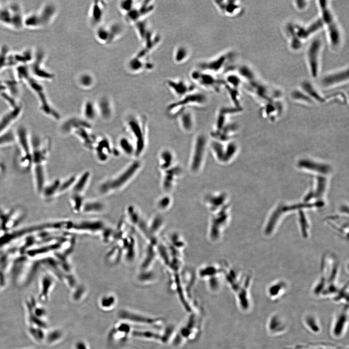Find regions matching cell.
Wrapping results in <instances>:
<instances>
[{
  "label": "cell",
  "mask_w": 349,
  "mask_h": 349,
  "mask_svg": "<svg viewBox=\"0 0 349 349\" xmlns=\"http://www.w3.org/2000/svg\"><path fill=\"white\" fill-rule=\"evenodd\" d=\"M31 168L35 190L40 194L46 184V164L50 150L49 140L35 138L32 139Z\"/></svg>",
  "instance_id": "obj_1"
},
{
  "label": "cell",
  "mask_w": 349,
  "mask_h": 349,
  "mask_svg": "<svg viewBox=\"0 0 349 349\" xmlns=\"http://www.w3.org/2000/svg\"><path fill=\"white\" fill-rule=\"evenodd\" d=\"M16 70L17 78L26 84L36 96L41 112L51 119H59L60 114L49 102L43 85L31 75L28 66H19Z\"/></svg>",
  "instance_id": "obj_2"
},
{
  "label": "cell",
  "mask_w": 349,
  "mask_h": 349,
  "mask_svg": "<svg viewBox=\"0 0 349 349\" xmlns=\"http://www.w3.org/2000/svg\"><path fill=\"white\" fill-rule=\"evenodd\" d=\"M209 141L204 133L197 134L193 139L188 163L190 172L197 175L203 170L209 149Z\"/></svg>",
  "instance_id": "obj_3"
},
{
  "label": "cell",
  "mask_w": 349,
  "mask_h": 349,
  "mask_svg": "<svg viewBox=\"0 0 349 349\" xmlns=\"http://www.w3.org/2000/svg\"><path fill=\"white\" fill-rule=\"evenodd\" d=\"M236 52L233 50H226L209 59L203 60L197 64L196 67L213 74L221 76L236 64Z\"/></svg>",
  "instance_id": "obj_4"
},
{
  "label": "cell",
  "mask_w": 349,
  "mask_h": 349,
  "mask_svg": "<svg viewBox=\"0 0 349 349\" xmlns=\"http://www.w3.org/2000/svg\"><path fill=\"white\" fill-rule=\"evenodd\" d=\"M126 124V129L133 140L135 147L134 156L139 157L143 153L147 145L146 119L143 116H130L127 119Z\"/></svg>",
  "instance_id": "obj_5"
},
{
  "label": "cell",
  "mask_w": 349,
  "mask_h": 349,
  "mask_svg": "<svg viewBox=\"0 0 349 349\" xmlns=\"http://www.w3.org/2000/svg\"><path fill=\"white\" fill-rule=\"evenodd\" d=\"M208 103L206 94L197 89L187 95L176 99L167 106V112L171 116L176 117L186 110L205 108Z\"/></svg>",
  "instance_id": "obj_6"
},
{
  "label": "cell",
  "mask_w": 349,
  "mask_h": 349,
  "mask_svg": "<svg viewBox=\"0 0 349 349\" xmlns=\"http://www.w3.org/2000/svg\"><path fill=\"white\" fill-rule=\"evenodd\" d=\"M141 167L140 161L135 160L131 162L117 175L103 182L99 187L100 192L107 194L119 190L132 180Z\"/></svg>",
  "instance_id": "obj_7"
},
{
  "label": "cell",
  "mask_w": 349,
  "mask_h": 349,
  "mask_svg": "<svg viewBox=\"0 0 349 349\" xmlns=\"http://www.w3.org/2000/svg\"><path fill=\"white\" fill-rule=\"evenodd\" d=\"M190 78L197 88H201L206 92L219 93L223 89L222 77L197 67L190 71Z\"/></svg>",
  "instance_id": "obj_8"
},
{
  "label": "cell",
  "mask_w": 349,
  "mask_h": 349,
  "mask_svg": "<svg viewBox=\"0 0 349 349\" xmlns=\"http://www.w3.org/2000/svg\"><path fill=\"white\" fill-rule=\"evenodd\" d=\"M56 12L54 5L46 3L36 12L25 16L24 27L30 29H42L50 24Z\"/></svg>",
  "instance_id": "obj_9"
},
{
  "label": "cell",
  "mask_w": 349,
  "mask_h": 349,
  "mask_svg": "<svg viewBox=\"0 0 349 349\" xmlns=\"http://www.w3.org/2000/svg\"><path fill=\"white\" fill-rule=\"evenodd\" d=\"M25 16L20 4L11 2L0 7V24L13 30L20 31L24 27Z\"/></svg>",
  "instance_id": "obj_10"
},
{
  "label": "cell",
  "mask_w": 349,
  "mask_h": 349,
  "mask_svg": "<svg viewBox=\"0 0 349 349\" xmlns=\"http://www.w3.org/2000/svg\"><path fill=\"white\" fill-rule=\"evenodd\" d=\"M209 149L218 163L227 165L235 158L238 151V145L233 140L220 141L212 139L209 143Z\"/></svg>",
  "instance_id": "obj_11"
},
{
  "label": "cell",
  "mask_w": 349,
  "mask_h": 349,
  "mask_svg": "<svg viewBox=\"0 0 349 349\" xmlns=\"http://www.w3.org/2000/svg\"><path fill=\"white\" fill-rule=\"evenodd\" d=\"M234 66L222 76L223 89L227 94L232 106L241 108V88L243 86L244 82L234 69Z\"/></svg>",
  "instance_id": "obj_12"
},
{
  "label": "cell",
  "mask_w": 349,
  "mask_h": 349,
  "mask_svg": "<svg viewBox=\"0 0 349 349\" xmlns=\"http://www.w3.org/2000/svg\"><path fill=\"white\" fill-rule=\"evenodd\" d=\"M323 43L316 38L309 44L306 52L307 68L311 76L317 78L320 72Z\"/></svg>",
  "instance_id": "obj_13"
},
{
  "label": "cell",
  "mask_w": 349,
  "mask_h": 349,
  "mask_svg": "<svg viewBox=\"0 0 349 349\" xmlns=\"http://www.w3.org/2000/svg\"><path fill=\"white\" fill-rule=\"evenodd\" d=\"M16 140L21 153L20 163L22 168L29 169L31 168L32 157V139L27 129L24 127H19L15 132Z\"/></svg>",
  "instance_id": "obj_14"
},
{
  "label": "cell",
  "mask_w": 349,
  "mask_h": 349,
  "mask_svg": "<svg viewBox=\"0 0 349 349\" xmlns=\"http://www.w3.org/2000/svg\"><path fill=\"white\" fill-rule=\"evenodd\" d=\"M213 5L223 16L229 19L240 17L245 12L244 6L240 0H216L212 1Z\"/></svg>",
  "instance_id": "obj_15"
},
{
  "label": "cell",
  "mask_w": 349,
  "mask_h": 349,
  "mask_svg": "<svg viewBox=\"0 0 349 349\" xmlns=\"http://www.w3.org/2000/svg\"><path fill=\"white\" fill-rule=\"evenodd\" d=\"M165 85L176 99L181 98L197 89L190 80L181 78L167 79Z\"/></svg>",
  "instance_id": "obj_16"
},
{
  "label": "cell",
  "mask_w": 349,
  "mask_h": 349,
  "mask_svg": "<svg viewBox=\"0 0 349 349\" xmlns=\"http://www.w3.org/2000/svg\"><path fill=\"white\" fill-rule=\"evenodd\" d=\"M45 54L42 50H38L34 53V56L30 66H28L31 75L38 80H50L53 75L48 72L44 67V61Z\"/></svg>",
  "instance_id": "obj_17"
},
{
  "label": "cell",
  "mask_w": 349,
  "mask_h": 349,
  "mask_svg": "<svg viewBox=\"0 0 349 349\" xmlns=\"http://www.w3.org/2000/svg\"><path fill=\"white\" fill-rule=\"evenodd\" d=\"M349 323L348 305L342 306L335 314L331 324L330 333L333 338H341L346 333Z\"/></svg>",
  "instance_id": "obj_18"
},
{
  "label": "cell",
  "mask_w": 349,
  "mask_h": 349,
  "mask_svg": "<svg viewBox=\"0 0 349 349\" xmlns=\"http://www.w3.org/2000/svg\"><path fill=\"white\" fill-rule=\"evenodd\" d=\"M132 330L129 323L122 320L111 329L108 335V341L113 345L123 344L131 336Z\"/></svg>",
  "instance_id": "obj_19"
},
{
  "label": "cell",
  "mask_w": 349,
  "mask_h": 349,
  "mask_svg": "<svg viewBox=\"0 0 349 349\" xmlns=\"http://www.w3.org/2000/svg\"><path fill=\"white\" fill-rule=\"evenodd\" d=\"M118 317L122 321L140 326H158L159 321L143 314L128 310H122L118 313Z\"/></svg>",
  "instance_id": "obj_20"
},
{
  "label": "cell",
  "mask_w": 349,
  "mask_h": 349,
  "mask_svg": "<svg viewBox=\"0 0 349 349\" xmlns=\"http://www.w3.org/2000/svg\"><path fill=\"white\" fill-rule=\"evenodd\" d=\"M349 80L348 68H343L324 75L320 80L322 87L332 88L348 83Z\"/></svg>",
  "instance_id": "obj_21"
},
{
  "label": "cell",
  "mask_w": 349,
  "mask_h": 349,
  "mask_svg": "<svg viewBox=\"0 0 349 349\" xmlns=\"http://www.w3.org/2000/svg\"><path fill=\"white\" fill-rule=\"evenodd\" d=\"M160 182L165 189H171L178 182L184 174L182 166L179 163L166 170L160 171Z\"/></svg>",
  "instance_id": "obj_22"
},
{
  "label": "cell",
  "mask_w": 349,
  "mask_h": 349,
  "mask_svg": "<svg viewBox=\"0 0 349 349\" xmlns=\"http://www.w3.org/2000/svg\"><path fill=\"white\" fill-rule=\"evenodd\" d=\"M324 28L326 30L327 40L330 46L333 48H338L342 43V34L335 19L324 23Z\"/></svg>",
  "instance_id": "obj_23"
},
{
  "label": "cell",
  "mask_w": 349,
  "mask_h": 349,
  "mask_svg": "<svg viewBox=\"0 0 349 349\" xmlns=\"http://www.w3.org/2000/svg\"><path fill=\"white\" fill-rule=\"evenodd\" d=\"M22 112V106L19 104L11 107L0 117V136L10 130L12 125L18 119Z\"/></svg>",
  "instance_id": "obj_24"
},
{
  "label": "cell",
  "mask_w": 349,
  "mask_h": 349,
  "mask_svg": "<svg viewBox=\"0 0 349 349\" xmlns=\"http://www.w3.org/2000/svg\"><path fill=\"white\" fill-rule=\"evenodd\" d=\"M158 163L160 171L168 169L178 163L176 154L170 148H162L158 155Z\"/></svg>",
  "instance_id": "obj_25"
},
{
  "label": "cell",
  "mask_w": 349,
  "mask_h": 349,
  "mask_svg": "<svg viewBox=\"0 0 349 349\" xmlns=\"http://www.w3.org/2000/svg\"><path fill=\"white\" fill-rule=\"evenodd\" d=\"M94 147L96 157L101 162L108 160L110 154L114 151L109 140L106 137L101 138L98 141L96 140Z\"/></svg>",
  "instance_id": "obj_26"
},
{
  "label": "cell",
  "mask_w": 349,
  "mask_h": 349,
  "mask_svg": "<svg viewBox=\"0 0 349 349\" xmlns=\"http://www.w3.org/2000/svg\"><path fill=\"white\" fill-rule=\"evenodd\" d=\"M176 117L179 126L183 132L190 133L194 130L195 119L192 110H186L180 112Z\"/></svg>",
  "instance_id": "obj_27"
},
{
  "label": "cell",
  "mask_w": 349,
  "mask_h": 349,
  "mask_svg": "<svg viewBox=\"0 0 349 349\" xmlns=\"http://www.w3.org/2000/svg\"><path fill=\"white\" fill-rule=\"evenodd\" d=\"M268 333L272 335H279L286 332L287 326L283 318L278 314H274L269 318L267 322Z\"/></svg>",
  "instance_id": "obj_28"
},
{
  "label": "cell",
  "mask_w": 349,
  "mask_h": 349,
  "mask_svg": "<svg viewBox=\"0 0 349 349\" xmlns=\"http://www.w3.org/2000/svg\"><path fill=\"white\" fill-rule=\"evenodd\" d=\"M191 56L190 48L184 45H178L173 51L172 59L174 63L183 65L188 63Z\"/></svg>",
  "instance_id": "obj_29"
},
{
  "label": "cell",
  "mask_w": 349,
  "mask_h": 349,
  "mask_svg": "<svg viewBox=\"0 0 349 349\" xmlns=\"http://www.w3.org/2000/svg\"><path fill=\"white\" fill-rule=\"evenodd\" d=\"M88 122L85 120H80L77 118H69L62 123L60 127V131L63 134H68L78 127L88 124Z\"/></svg>",
  "instance_id": "obj_30"
},
{
  "label": "cell",
  "mask_w": 349,
  "mask_h": 349,
  "mask_svg": "<svg viewBox=\"0 0 349 349\" xmlns=\"http://www.w3.org/2000/svg\"><path fill=\"white\" fill-rule=\"evenodd\" d=\"M54 286V281L48 274L41 275L39 279L40 295L43 300H46Z\"/></svg>",
  "instance_id": "obj_31"
},
{
  "label": "cell",
  "mask_w": 349,
  "mask_h": 349,
  "mask_svg": "<svg viewBox=\"0 0 349 349\" xmlns=\"http://www.w3.org/2000/svg\"><path fill=\"white\" fill-rule=\"evenodd\" d=\"M303 324L307 330L314 334H317L321 331V326L318 318L312 314L305 315L303 319Z\"/></svg>",
  "instance_id": "obj_32"
},
{
  "label": "cell",
  "mask_w": 349,
  "mask_h": 349,
  "mask_svg": "<svg viewBox=\"0 0 349 349\" xmlns=\"http://www.w3.org/2000/svg\"><path fill=\"white\" fill-rule=\"evenodd\" d=\"M117 300L116 297L111 294L103 296L99 301V306L102 310L109 311L113 310L116 306Z\"/></svg>",
  "instance_id": "obj_33"
},
{
  "label": "cell",
  "mask_w": 349,
  "mask_h": 349,
  "mask_svg": "<svg viewBox=\"0 0 349 349\" xmlns=\"http://www.w3.org/2000/svg\"><path fill=\"white\" fill-rule=\"evenodd\" d=\"M90 177V173L85 172L79 177L76 179L73 186V190L75 193L79 194L84 190L88 183Z\"/></svg>",
  "instance_id": "obj_34"
},
{
  "label": "cell",
  "mask_w": 349,
  "mask_h": 349,
  "mask_svg": "<svg viewBox=\"0 0 349 349\" xmlns=\"http://www.w3.org/2000/svg\"><path fill=\"white\" fill-rule=\"evenodd\" d=\"M119 147L126 155L132 156L135 154L134 145L131 140L122 137L119 141Z\"/></svg>",
  "instance_id": "obj_35"
},
{
  "label": "cell",
  "mask_w": 349,
  "mask_h": 349,
  "mask_svg": "<svg viewBox=\"0 0 349 349\" xmlns=\"http://www.w3.org/2000/svg\"><path fill=\"white\" fill-rule=\"evenodd\" d=\"M285 285L283 284L274 285L270 287L268 289V296L272 300L279 299L284 294Z\"/></svg>",
  "instance_id": "obj_36"
},
{
  "label": "cell",
  "mask_w": 349,
  "mask_h": 349,
  "mask_svg": "<svg viewBox=\"0 0 349 349\" xmlns=\"http://www.w3.org/2000/svg\"><path fill=\"white\" fill-rule=\"evenodd\" d=\"M16 141L15 132L9 130L0 136V148L11 145Z\"/></svg>",
  "instance_id": "obj_37"
},
{
  "label": "cell",
  "mask_w": 349,
  "mask_h": 349,
  "mask_svg": "<svg viewBox=\"0 0 349 349\" xmlns=\"http://www.w3.org/2000/svg\"><path fill=\"white\" fill-rule=\"evenodd\" d=\"M83 111L85 120L87 121L93 120L96 117L97 109L95 110V106L91 102L85 104Z\"/></svg>",
  "instance_id": "obj_38"
},
{
  "label": "cell",
  "mask_w": 349,
  "mask_h": 349,
  "mask_svg": "<svg viewBox=\"0 0 349 349\" xmlns=\"http://www.w3.org/2000/svg\"><path fill=\"white\" fill-rule=\"evenodd\" d=\"M99 105V109L102 117L106 119L109 118L111 116V111L108 102L106 100H103L101 103L100 102Z\"/></svg>",
  "instance_id": "obj_39"
},
{
  "label": "cell",
  "mask_w": 349,
  "mask_h": 349,
  "mask_svg": "<svg viewBox=\"0 0 349 349\" xmlns=\"http://www.w3.org/2000/svg\"><path fill=\"white\" fill-rule=\"evenodd\" d=\"M307 0H294L293 4L297 10L301 12L306 9L309 4Z\"/></svg>",
  "instance_id": "obj_40"
},
{
  "label": "cell",
  "mask_w": 349,
  "mask_h": 349,
  "mask_svg": "<svg viewBox=\"0 0 349 349\" xmlns=\"http://www.w3.org/2000/svg\"><path fill=\"white\" fill-rule=\"evenodd\" d=\"M63 334L60 330H55L51 333L49 337V343H53L58 342L63 337Z\"/></svg>",
  "instance_id": "obj_41"
},
{
  "label": "cell",
  "mask_w": 349,
  "mask_h": 349,
  "mask_svg": "<svg viewBox=\"0 0 349 349\" xmlns=\"http://www.w3.org/2000/svg\"><path fill=\"white\" fill-rule=\"evenodd\" d=\"M329 346V344L318 343L316 344H310L309 345L301 346L300 349H324Z\"/></svg>",
  "instance_id": "obj_42"
},
{
  "label": "cell",
  "mask_w": 349,
  "mask_h": 349,
  "mask_svg": "<svg viewBox=\"0 0 349 349\" xmlns=\"http://www.w3.org/2000/svg\"><path fill=\"white\" fill-rule=\"evenodd\" d=\"M74 349H91V348L85 341L81 340L75 343Z\"/></svg>",
  "instance_id": "obj_43"
},
{
  "label": "cell",
  "mask_w": 349,
  "mask_h": 349,
  "mask_svg": "<svg viewBox=\"0 0 349 349\" xmlns=\"http://www.w3.org/2000/svg\"></svg>",
  "instance_id": "obj_44"
}]
</instances>
